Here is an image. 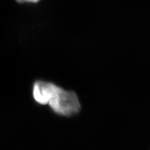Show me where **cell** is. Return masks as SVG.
Instances as JSON below:
<instances>
[{"label":"cell","instance_id":"1","mask_svg":"<svg viewBox=\"0 0 150 150\" xmlns=\"http://www.w3.org/2000/svg\"><path fill=\"white\" fill-rule=\"evenodd\" d=\"M33 97L38 104L49 105L59 115L70 117L76 115L81 109L76 93L66 91L52 82L36 81L33 86Z\"/></svg>","mask_w":150,"mask_h":150},{"label":"cell","instance_id":"2","mask_svg":"<svg viewBox=\"0 0 150 150\" xmlns=\"http://www.w3.org/2000/svg\"><path fill=\"white\" fill-rule=\"evenodd\" d=\"M17 2L20 4H24V3H31L35 4L39 2L40 0H16Z\"/></svg>","mask_w":150,"mask_h":150}]
</instances>
